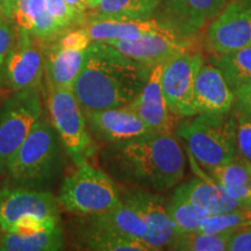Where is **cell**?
<instances>
[{"instance_id": "6da1fadb", "label": "cell", "mask_w": 251, "mask_h": 251, "mask_svg": "<svg viewBox=\"0 0 251 251\" xmlns=\"http://www.w3.org/2000/svg\"><path fill=\"white\" fill-rule=\"evenodd\" d=\"M100 155L111 177L126 186L164 192L184 178L185 155L172 134L151 133L107 144Z\"/></svg>"}, {"instance_id": "7a4b0ae2", "label": "cell", "mask_w": 251, "mask_h": 251, "mask_svg": "<svg viewBox=\"0 0 251 251\" xmlns=\"http://www.w3.org/2000/svg\"><path fill=\"white\" fill-rule=\"evenodd\" d=\"M151 69L105 42L87 47L72 92L85 111L127 106L141 92Z\"/></svg>"}, {"instance_id": "3957f363", "label": "cell", "mask_w": 251, "mask_h": 251, "mask_svg": "<svg viewBox=\"0 0 251 251\" xmlns=\"http://www.w3.org/2000/svg\"><path fill=\"white\" fill-rule=\"evenodd\" d=\"M176 133L185 141L190 156L206 170L226 164L237 156L234 109L186 117L178 122Z\"/></svg>"}, {"instance_id": "277c9868", "label": "cell", "mask_w": 251, "mask_h": 251, "mask_svg": "<svg viewBox=\"0 0 251 251\" xmlns=\"http://www.w3.org/2000/svg\"><path fill=\"white\" fill-rule=\"evenodd\" d=\"M61 169L59 139L54 126L40 120L9 161L6 172L14 185L36 187Z\"/></svg>"}, {"instance_id": "5b68a950", "label": "cell", "mask_w": 251, "mask_h": 251, "mask_svg": "<svg viewBox=\"0 0 251 251\" xmlns=\"http://www.w3.org/2000/svg\"><path fill=\"white\" fill-rule=\"evenodd\" d=\"M58 199L67 211L83 216L108 212L121 203L120 188L114 179L87 161L65 178Z\"/></svg>"}, {"instance_id": "8992f818", "label": "cell", "mask_w": 251, "mask_h": 251, "mask_svg": "<svg viewBox=\"0 0 251 251\" xmlns=\"http://www.w3.org/2000/svg\"><path fill=\"white\" fill-rule=\"evenodd\" d=\"M48 111L59 142L76 166L87 161L94 153V144L74 92L48 87Z\"/></svg>"}, {"instance_id": "52a82bcc", "label": "cell", "mask_w": 251, "mask_h": 251, "mask_svg": "<svg viewBox=\"0 0 251 251\" xmlns=\"http://www.w3.org/2000/svg\"><path fill=\"white\" fill-rule=\"evenodd\" d=\"M42 117L39 87L17 91L0 108V174Z\"/></svg>"}, {"instance_id": "ba28073f", "label": "cell", "mask_w": 251, "mask_h": 251, "mask_svg": "<svg viewBox=\"0 0 251 251\" xmlns=\"http://www.w3.org/2000/svg\"><path fill=\"white\" fill-rule=\"evenodd\" d=\"M40 219L59 222L58 203L51 193L35 187L15 185L0 190V229L11 231L18 222Z\"/></svg>"}, {"instance_id": "9c48e42d", "label": "cell", "mask_w": 251, "mask_h": 251, "mask_svg": "<svg viewBox=\"0 0 251 251\" xmlns=\"http://www.w3.org/2000/svg\"><path fill=\"white\" fill-rule=\"evenodd\" d=\"M202 64L203 56L199 50L183 52L163 63V94L169 109L177 117H191L194 84Z\"/></svg>"}, {"instance_id": "30bf717a", "label": "cell", "mask_w": 251, "mask_h": 251, "mask_svg": "<svg viewBox=\"0 0 251 251\" xmlns=\"http://www.w3.org/2000/svg\"><path fill=\"white\" fill-rule=\"evenodd\" d=\"M206 45L212 54H225L251 46V0H228L209 24Z\"/></svg>"}, {"instance_id": "8fae6325", "label": "cell", "mask_w": 251, "mask_h": 251, "mask_svg": "<svg viewBox=\"0 0 251 251\" xmlns=\"http://www.w3.org/2000/svg\"><path fill=\"white\" fill-rule=\"evenodd\" d=\"M45 41L19 29L5 67L4 83L13 92L39 87L45 74Z\"/></svg>"}, {"instance_id": "7c38bea8", "label": "cell", "mask_w": 251, "mask_h": 251, "mask_svg": "<svg viewBox=\"0 0 251 251\" xmlns=\"http://www.w3.org/2000/svg\"><path fill=\"white\" fill-rule=\"evenodd\" d=\"M120 198L142 215L148 228L144 242L151 251L170 249L178 231L166 209L165 198L152 191L129 186L121 188Z\"/></svg>"}, {"instance_id": "4fadbf2b", "label": "cell", "mask_w": 251, "mask_h": 251, "mask_svg": "<svg viewBox=\"0 0 251 251\" xmlns=\"http://www.w3.org/2000/svg\"><path fill=\"white\" fill-rule=\"evenodd\" d=\"M228 0H162L157 18L176 35L196 39L224 9ZM157 8V9H158Z\"/></svg>"}, {"instance_id": "5bb4252c", "label": "cell", "mask_w": 251, "mask_h": 251, "mask_svg": "<svg viewBox=\"0 0 251 251\" xmlns=\"http://www.w3.org/2000/svg\"><path fill=\"white\" fill-rule=\"evenodd\" d=\"M196 39H184L172 33L144 34L133 40L108 41L121 54L135 59L150 69L163 64L175 56L198 50Z\"/></svg>"}, {"instance_id": "9a60e30c", "label": "cell", "mask_w": 251, "mask_h": 251, "mask_svg": "<svg viewBox=\"0 0 251 251\" xmlns=\"http://www.w3.org/2000/svg\"><path fill=\"white\" fill-rule=\"evenodd\" d=\"M90 134L106 144L121 143L151 134L142 119L129 106L85 111Z\"/></svg>"}, {"instance_id": "2e32d148", "label": "cell", "mask_w": 251, "mask_h": 251, "mask_svg": "<svg viewBox=\"0 0 251 251\" xmlns=\"http://www.w3.org/2000/svg\"><path fill=\"white\" fill-rule=\"evenodd\" d=\"M162 68L163 64H158L150 70L146 85L128 106L139 114L151 133L172 134L180 117L175 115L165 102L161 80Z\"/></svg>"}, {"instance_id": "e0dca14e", "label": "cell", "mask_w": 251, "mask_h": 251, "mask_svg": "<svg viewBox=\"0 0 251 251\" xmlns=\"http://www.w3.org/2000/svg\"><path fill=\"white\" fill-rule=\"evenodd\" d=\"M234 91L214 64H202L194 84L191 117L201 113L219 114L234 107Z\"/></svg>"}, {"instance_id": "ac0fdd59", "label": "cell", "mask_w": 251, "mask_h": 251, "mask_svg": "<svg viewBox=\"0 0 251 251\" xmlns=\"http://www.w3.org/2000/svg\"><path fill=\"white\" fill-rule=\"evenodd\" d=\"M92 42L133 40L144 34L172 33L157 19H112L94 18L84 25ZM175 34V33H172ZM178 36V35H177Z\"/></svg>"}, {"instance_id": "d6986e66", "label": "cell", "mask_w": 251, "mask_h": 251, "mask_svg": "<svg viewBox=\"0 0 251 251\" xmlns=\"http://www.w3.org/2000/svg\"><path fill=\"white\" fill-rule=\"evenodd\" d=\"M200 175L199 178L181 185V191L188 198L191 202L207 216L222 214L235 209L249 207L243 205L238 200L231 197L224 186L216 183L208 176Z\"/></svg>"}, {"instance_id": "ffe728a7", "label": "cell", "mask_w": 251, "mask_h": 251, "mask_svg": "<svg viewBox=\"0 0 251 251\" xmlns=\"http://www.w3.org/2000/svg\"><path fill=\"white\" fill-rule=\"evenodd\" d=\"M85 222L107 233L139 240L142 242H144L148 233L146 221L139 211L130 203L122 200L120 205L111 211L86 215Z\"/></svg>"}, {"instance_id": "44dd1931", "label": "cell", "mask_w": 251, "mask_h": 251, "mask_svg": "<svg viewBox=\"0 0 251 251\" xmlns=\"http://www.w3.org/2000/svg\"><path fill=\"white\" fill-rule=\"evenodd\" d=\"M86 50H70L52 45L45 54V72L48 87L71 90L83 68Z\"/></svg>"}, {"instance_id": "7402d4cb", "label": "cell", "mask_w": 251, "mask_h": 251, "mask_svg": "<svg viewBox=\"0 0 251 251\" xmlns=\"http://www.w3.org/2000/svg\"><path fill=\"white\" fill-rule=\"evenodd\" d=\"M13 20L19 29L45 42L55 40L63 30L47 8L46 0H15Z\"/></svg>"}, {"instance_id": "603a6c76", "label": "cell", "mask_w": 251, "mask_h": 251, "mask_svg": "<svg viewBox=\"0 0 251 251\" xmlns=\"http://www.w3.org/2000/svg\"><path fill=\"white\" fill-rule=\"evenodd\" d=\"M212 179L224 186L227 192L243 205L251 207V164L236 156L226 164L209 169Z\"/></svg>"}, {"instance_id": "cb8c5ba5", "label": "cell", "mask_w": 251, "mask_h": 251, "mask_svg": "<svg viewBox=\"0 0 251 251\" xmlns=\"http://www.w3.org/2000/svg\"><path fill=\"white\" fill-rule=\"evenodd\" d=\"M64 247V237L59 226L28 233L7 231L2 234L1 251H57Z\"/></svg>"}, {"instance_id": "d4e9b609", "label": "cell", "mask_w": 251, "mask_h": 251, "mask_svg": "<svg viewBox=\"0 0 251 251\" xmlns=\"http://www.w3.org/2000/svg\"><path fill=\"white\" fill-rule=\"evenodd\" d=\"M79 244L83 249L98 251H151L146 243L139 240H133L107 233L93 227L85 221L80 228Z\"/></svg>"}, {"instance_id": "484cf974", "label": "cell", "mask_w": 251, "mask_h": 251, "mask_svg": "<svg viewBox=\"0 0 251 251\" xmlns=\"http://www.w3.org/2000/svg\"><path fill=\"white\" fill-rule=\"evenodd\" d=\"M211 59L233 91L251 81V46L225 54H213Z\"/></svg>"}, {"instance_id": "4316f807", "label": "cell", "mask_w": 251, "mask_h": 251, "mask_svg": "<svg viewBox=\"0 0 251 251\" xmlns=\"http://www.w3.org/2000/svg\"><path fill=\"white\" fill-rule=\"evenodd\" d=\"M162 0H99L93 18L149 19Z\"/></svg>"}, {"instance_id": "83f0119b", "label": "cell", "mask_w": 251, "mask_h": 251, "mask_svg": "<svg viewBox=\"0 0 251 251\" xmlns=\"http://www.w3.org/2000/svg\"><path fill=\"white\" fill-rule=\"evenodd\" d=\"M166 209L178 233L199 230L202 221L207 218L188 200L180 187L176 190L170 199L166 200Z\"/></svg>"}, {"instance_id": "f1b7e54d", "label": "cell", "mask_w": 251, "mask_h": 251, "mask_svg": "<svg viewBox=\"0 0 251 251\" xmlns=\"http://www.w3.org/2000/svg\"><path fill=\"white\" fill-rule=\"evenodd\" d=\"M234 231L206 234L200 230L178 233L170 249L180 251H222L227 250L229 237Z\"/></svg>"}, {"instance_id": "f546056e", "label": "cell", "mask_w": 251, "mask_h": 251, "mask_svg": "<svg viewBox=\"0 0 251 251\" xmlns=\"http://www.w3.org/2000/svg\"><path fill=\"white\" fill-rule=\"evenodd\" d=\"M249 226H251V207H243L222 214L207 216L199 230L206 234H220Z\"/></svg>"}, {"instance_id": "4dcf8cb0", "label": "cell", "mask_w": 251, "mask_h": 251, "mask_svg": "<svg viewBox=\"0 0 251 251\" xmlns=\"http://www.w3.org/2000/svg\"><path fill=\"white\" fill-rule=\"evenodd\" d=\"M11 21V19L0 15V86L4 84L6 62L17 37Z\"/></svg>"}, {"instance_id": "1f68e13d", "label": "cell", "mask_w": 251, "mask_h": 251, "mask_svg": "<svg viewBox=\"0 0 251 251\" xmlns=\"http://www.w3.org/2000/svg\"><path fill=\"white\" fill-rule=\"evenodd\" d=\"M235 115H236L237 155L251 164V120L236 111Z\"/></svg>"}, {"instance_id": "d6a6232c", "label": "cell", "mask_w": 251, "mask_h": 251, "mask_svg": "<svg viewBox=\"0 0 251 251\" xmlns=\"http://www.w3.org/2000/svg\"><path fill=\"white\" fill-rule=\"evenodd\" d=\"M47 8L62 29L77 25L76 18L65 4V0H46Z\"/></svg>"}, {"instance_id": "836d02e7", "label": "cell", "mask_w": 251, "mask_h": 251, "mask_svg": "<svg viewBox=\"0 0 251 251\" xmlns=\"http://www.w3.org/2000/svg\"><path fill=\"white\" fill-rule=\"evenodd\" d=\"M91 42L92 41H91L90 36L87 35L85 29L81 27L79 29L68 31L64 35H62L57 45L61 46L62 48L70 50H86Z\"/></svg>"}, {"instance_id": "e575fe53", "label": "cell", "mask_w": 251, "mask_h": 251, "mask_svg": "<svg viewBox=\"0 0 251 251\" xmlns=\"http://www.w3.org/2000/svg\"><path fill=\"white\" fill-rule=\"evenodd\" d=\"M234 109L251 120V81L234 90Z\"/></svg>"}, {"instance_id": "d590c367", "label": "cell", "mask_w": 251, "mask_h": 251, "mask_svg": "<svg viewBox=\"0 0 251 251\" xmlns=\"http://www.w3.org/2000/svg\"><path fill=\"white\" fill-rule=\"evenodd\" d=\"M227 250L251 251V226L235 230L229 237Z\"/></svg>"}, {"instance_id": "8d00e7d4", "label": "cell", "mask_w": 251, "mask_h": 251, "mask_svg": "<svg viewBox=\"0 0 251 251\" xmlns=\"http://www.w3.org/2000/svg\"><path fill=\"white\" fill-rule=\"evenodd\" d=\"M65 4L76 18L77 25H83L85 23L87 9H91L89 0H65Z\"/></svg>"}, {"instance_id": "74e56055", "label": "cell", "mask_w": 251, "mask_h": 251, "mask_svg": "<svg viewBox=\"0 0 251 251\" xmlns=\"http://www.w3.org/2000/svg\"><path fill=\"white\" fill-rule=\"evenodd\" d=\"M15 0H0V15L13 20Z\"/></svg>"}, {"instance_id": "f35d334b", "label": "cell", "mask_w": 251, "mask_h": 251, "mask_svg": "<svg viewBox=\"0 0 251 251\" xmlns=\"http://www.w3.org/2000/svg\"><path fill=\"white\" fill-rule=\"evenodd\" d=\"M89 2H90V7H91V9H93V8L97 7V5H98L99 0H89Z\"/></svg>"}, {"instance_id": "ab89813d", "label": "cell", "mask_w": 251, "mask_h": 251, "mask_svg": "<svg viewBox=\"0 0 251 251\" xmlns=\"http://www.w3.org/2000/svg\"><path fill=\"white\" fill-rule=\"evenodd\" d=\"M2 234H4V231L1 230V229H0V243H1V238H2Z\"/></svg>"}]
</instances>
